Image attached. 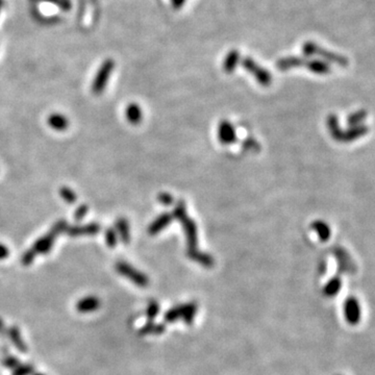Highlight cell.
I'll use <instances>...</instances> for the list:
<instances>
[{
  "instance_id": "34",
  "label": "cell",
  "mask_w": 375,
  "mask_h": 375,
  "mask_svg": "<svg viewBox=\"0 0 375 375\" xmlns=\"http://www.w3.org/2000/svg\"><path fill=\"white\" fill-rule=\"evenodd\" d=\"M4 365H5L6 368L14 370L15 368H17L20 365V362H19V360L17 358H15L13 356H9V357L5 358Z\"/></svg>"
},
{
  "instance_id": "8",
  "label": "cell",
  "mask_w": 375,
  "mask_h": 375,
  "mask_svg": "<svg viewBox=\"0 0 375 375\" xmlns=\"http://www.w3.org/2000/svg\"><path fill=\"white\" fill-rule=\"evenodd\" d=\"M173 220V216L172 214L169 213H164L162 215H159L158 217H156L152 223L148 226V233L150 236H155L157 233H159L163 229H165L166 227H168L170 225V223Z\"/></svg>"
},
{
  "instance_id": "15",
  "label": "cell",
  "mask_w": 375,
  "mask_h": 375,
  "mask_svg": "<svg viewBox=\"0 0 375 375\" xmlns=\"http://www.w3.org/2000/svg\"><path fill=\"white\" fill-rule=\"evenodd\" d=\"M311 228L317 233L318 238L322 241V242H326L331 238V228L327 223H325L322 220H316L311 224Z\"/></svg>"
},
{
  "instance_id": "36",
  "label": "cell",
  "mask_w": 375,
  "mask_h": 375,
  "mask_svg": "<svg viewBox=\"0 0 375 375\" xmlns=\"http://www.w3.org/2000/svg\"><path fill=\"white\" fill-rule=\"evenodd\" d=\"M8 334V330L4 323V321L0 319V336H6Z\"/></svg>"
},
{
  "instance_id": "28",
  "label": "cell",
  "mask_w": 375,
  "mask_h": 375,
  "mask_svg": "<svg viewBox=\"0 0 375 375\" xmlns=\"http://www.w3.org/2000/svg\"><path fill=\"white\" fill-rule=\"evenodd\" d=\"M309 68L314 71L315 73H319V74H324L327 73L330 71V66L326 63H322V62H312L309 66Z\"/></svg>"
},
{
  "instance_id": "5",
  "label": "cell",
  "mask_w": 375,
  "mask_h": 375,
  "mask_svg": "<svg viewBox=\"0 0 375 375\" xmlns=\"http://www.w3.org/2000/svg\"><path fill=\"white\" fill-rule=\"evenodd\" d=\"M369 131V127L366 125H357V126H351L348 128L347 130H343L340 133V137L338 142H342V143H349L353 142L355 140H358L362 137H364L365 135H367Z\"/></svg>"
},
{
  "instance_id": "14",
  "label": "cell",
  "mask_w": 375,
  "mask_h": 375,
  "mask_svg": "<svg viewBox=\"0 0 375 375\" xmlns=\"http://www.w3.org/2000/svg\"><path fill=\"white\" fill-rule=\"evenodd\" d=\"M8 337L10 338V340L12 341L13 345L17 348V349L22 353V354H25L28 353V346H26V344L24 343L23 339H22V336H21V333L19 331L18 327L16 326H12L8 330Z\"/></svg>"
},
{
  "instance_id": "24",
  "label": "cell",
  "mask_w": 375,
  "mask_h": 375,
  "mask_svg": "<svg viewBox=\"0 0 375 375\" xmlns=\"http://www.w3.org/2000/svg\"><path fill=\"white\" fill-rule=\"evenodd\" d=\"M164 320L168 323H173L175 321L180 320V309H179V304L175 306L171 309H169L166 314L164 315Z\"/></svg>"
},
{
  "instance_id": "19",
  "label": "cell",
  "mask_w": 375,
  "mask_h": 375,
  "mask_svg": "<svg viewBox=\"0 0 375 375\" xmlns=\"http://www.w3.org/2000/svg\"><path fill=\"white\" fill-rule=\"evenodd\" d=\"M342 288V280L339 276L330 279L323 288V294L326 297H335Z\"/></svg>"
},
{
  "instance_id": "26",
  "label": "cell",
  "mask_w": 375,
  "mask_h": 375,
  "mask_svg": "<svg viewBox=\"0 0 375 375\" xmlns=\"http://www.w3.org/2000/svg\"><path fill=\"white\" fill-rule=\"evenodd\" d=\"M60 194H61L62 198H63L67 203H70V204L74 203V202L76 201V199H77L76 194H75V193L70 189V188H68V186H63L62 189L60 190Z\"/></svg>"
},
{
  "instance_id": "2",
  "label": "cell",
  "mask_w": 375,
  "mask_h": 375,
  "mask_svg": "<svg viewBox=\"0 0 375 375\" xmlns=\"http://www.w3.org/2000/svg\"><path fill=\"white\" fill-rule=\"evenodd\" d=\"M115 269L120 275L126 277L140 288H146L149 285V278L146 276V274L139 271L126 262H118L115 266Z\"/></svg>"
},
{
  "instance_id": "25",
  "label": "cell",
  "mask_w": 375,
  "mask_h": 375,
  "mask_svg": "<svg viewBox=\"0 0 375 375\" xmlns=\"http://www.w3.org/2000/svg\"><path fill=\"white\" fill-rule=\"evenodd\" d=\"M159 313V304L155 300H151L146 309V316L148 321H153V319L158 315Z\"/></svg>"
},
{
  "instance_id": "17",
  "label": "cell",
  "mask_w": 375,
  "mask_h": 375,
  "mask_svg": "<svg viewBox=\"0 0 375 375\" xmlns=\"http://www.w3.org/2000/svg\"><path fill=\"white\" fill-rule=\"evenodd\" d=\"M126 119L129 123L137 125L143 119V112L137 103H130L126 108Z\"/></svg>"
},
{
  "instance_id": "23",
  "label": "cell",
  "mask_w": 375,
  "mask_h": 375,
  "mask_svg": "<svg viewBox=\"0 0 375 375\" xmlns=\"http://www.w3.org/2000/svg\"><path fill=\"white\" fill-rule=\"evenodd\" d=\"M105 242H106V245H108L109 247L111 248H114L115 246H117L118 244V233L116 231L115 228H108L105 230Z\"/></svg>"
},
{
  "instance_id": "18",
  "label": "cell",
  "mask_w": 375,
  "mask_h": 375,
  "mask_svg": "<svg viewBox=\"0 0 375 375\" xmlns=\"http://www.w3.org/2000/svg\"><path fill=\"white\" fill-rule=\"evenodd\" d=\"M48 125L56 130H65L69 126V120L61 114H52L48 117Z\"/></svg>"
},
{
  "instance_id": "27",
  "label": "cell",
  "mask_w": 375,
  "mask_h": 375,
  "mask_svg": "<svg viewBox=\"0 0 375 375\" xmlns=\"http://www.w3.org/2000/svg\"><path fill=\"white\" fill-rule=\"evenodd\" d=\"M34 372H35L34 366L30 364H24V365L20 364L17 368L13 370L12 375H33Z\"/></svg>"
},
{
  "instance_id": "35",
  "label": "cell",
  "mask_w": 375,
  "mask_h": 375,
  "mask_svg": "<svg viewBox=\"0 0 375 375\" xmlns=\"http://www.w3.org/2000/svg\"><path fill=\"white\" fill-rule=\"evenodd\" d=\"M9 254H10L9 249L5 245L0 244V260H5L6 257L9 256Z\"/></svg>"
},
{
  "instance_id": "13",
  "label": "cell",
  "mask_w": 375,
  "mask_h": 375,
  "mask_svg": "<svg viewBox=\"0 0 375 375\" xmlns=\"http://www.w3.org/2000/svg\"><path fill=\"white\" fill-rule=\"evenodd\" d=\"M100 300L95 296H88L80 299L76 304V310L79 313H92L99 309Z\"/></svg>"
},
{
  "instance_id": "32",
  "label": "cell",
  "mask_w": 375,
  "mask_h": 375,
  "mask_svg": "<svg viewBox=\"0 0 375 375\" xmlns=\"http://www.w3.org/2000/svg\"><path fill=\"white\" fill-rule=\"evenodd\" d=\"M87 213H88V205H86V204L79 205L77 207V209L75 210V213H74V219L76 221L83 220L85 218V216L87 215Z\"/></svg>"
},
{
  "instance_id": "11",
  "label": "cell",
  "mask_w": 375,
  "mask_h": 375,
  "mask_svg": "<svg viewBox=\"0 0 375 375\" xmlns=\"http://www.w3.org/2000/svg\"><path fill=\"white\" fill-rule=\"evenodd\" d=\"M186 255L191 261L200 264L204 268H213L214 265H215V260H214V257L210 254L202 252L197 248L186 250Z\"/></svg>"
},
{
  "instance_id": "22",
  "label": "cell",
  "mask_w": 375,
  "mask_h": 375,
  "mask_svg": "<svg viewBox=\"0 0 375 375\" xmlns=\"http://www.w3.org/2000/svg\"><path fill=\"white\" fill-rule=\"evenodd\" d=\"M367 111L365 110H359L355 113H353L351 115L348 116L347 118V123L350 127L351 126H357V125H361L362 122L367 118Z\"/></svg>"
},
{
  "instance_id": "9",
  "label": "cell",
  "mask_w": 375,
  "mask_h": 375,
  "mask_svg": "<svg viewBox=\"0 0 375 375\" xmlns=\"http://www.w3.org/2000/svg\"><path fill=\"white\" fill-rule=\"evenodd\" d=\"M334 253L337 257L339 269L341 272H351L353 270H355V264L344 248L336 247L334 249Z\"/></svg>"
},
{
  "instance_id": "16",
  "label": "cell",
  "mask_w": 375,
  "mask_h": 375,
  "mask_svg": "<svg viewBox=\"0 0 375 375\" xmlns=\"http://www.w3.org/2000/svg\"><path fill=\"white\" fill-rule=\"evenodd\" d=\"M116 231L118 237L122 241L123 244H128L130 242V228L129 223L125 218H119L116 221Z\"/></svg>"
},
{
  "instance_id": "10",
  "label": "cell",
  "mask_w": 375,
  "mask_h": 375,
  "mask_svg": "<svg viewBox=\"0 0 375 375\" xmlns=\"http://www.w3.org/2000/svg\"><path fill=\"white\" fill-rule=\"evenodd\" d=\"M56 237L57 236L52 231H49L44 237L40 238L32 248L37 254H46L51 250L53 244H55Z\"/></svg>"
},
{
  "instance_id": "21",
  "label": "cell",
  "mask_w": 375,
  "mask_h": 375,
  "mask_svg": "<svg viewBox=\"0 0 375 375\" xmlns=\"http://www.w3.org/2000/svg\"><path fill=\"white\" fill-rule=\"evenodd\" d=\"M327 127H329L331 136L336 141H338L342 129H341V127L339 125V120H338V118H337L336 115H330L329 116V118H327Z\"/></svg>"
},
{
  "instance_id": "20",
  "label": "cell",
  "mask_w": 375,
  "mask_h": 375,
  "mask_svg": "<svg viewBox=\"0 0 375 375\" xmlns=\"http://www.w3.org/2000/svg\"><path fill=\"white\" fill-rule=\"evenodd\" d=\"M166 330V326L162 323H154L153 321H148V322L139 331V334L142 336L147 335H160L163 334Z\"/></svg>"
},
{
  "instance_id": "7",
  "label": "cell",
  "mask_w": 375,
  "mask_h": 375,
  "mask_svg": "<svg viewBox=\"0 0 375 375\" xmlns=\"http://www.w3.org/2000/svg\"><path fill=\"white\" fill-rule=\"evenodd\" d=\"M101 229L98 223H89L86 225H75L68 226L66 233L71 237H82V236H95Z\"/></svg>"
},
{
  "instance_id": "12",
  "label": "cell",
  "mask_w": 375,
  "mask_h": 375,
  "mask_svg": "<svg viewBox=\"0 0 375 375\" xmlns=\"http://www.w3.org/2000/svg\"><path fill=\"white\" fill-rule=\"evenodd\" d=\"M179 309H180V320H182L188 325L192 324L195 315L198 311L197 302L190 301L183 304H179Z\"/></svg>"
},
{
  "instance_id": "30",
  "label": "cell",
  "mask_w": 375,
  "mask_h": 375,
  "mask_svg": "<svg viewBox=\"0 0 375 375\" xmlns=\"http://www.w3.org/2000/svg\"><path fill=\"white\" fill-rule=\"evenodd\" d=\"M36 256H37V253L34 251V249H33V248H31V249H29L28 251H25V252H24V254L22 255L21 262H22V264H23V265L29 266V265H31V264L35 261Z\"/></svg>"
},
{
  "instance_id": "4",
  "label": "cell",
  "mask_w": 375,
  "mask_h": 375,
  "mask_svg": "<svg viewBox=\"0 0 375 375\" xmlns=\"http://www.w3.org/2000/svg\"><path fill=\"white\" fill-rule=\"evenodd\" d=\"M113 63L111 61H108L105 62L101 68L99 69L95 79H94V83H93V87H92V90L94 92V94L96 95H99L103 92L105 86H106V82H108V79L111 75V72L113 70Z\"/></svg>"
},
{
  "instance_id": "31",
  "label": "cell",
  "mask_w": 375,
  "mask_h": 375,
  "mask_svg": "<svg viewBox=\"0 0 375 375\" xmlns=\"http://www.w3.org/2000/svg\"><path fill=\"white\" fill-rule=\"evenodd\" d=\"M68 223L65 221V220H60V221H58L55 225H53V227H52V229H51V231L53 232V233H55L56 236H58V235H60V233H62V232H66V230H67V228H68Z\"/></svg>"
},
{
  "instance_id": "1",
  "label": "cell",
  "mask_w": 375,
  "mask_h": 375,
  "mask_svg": "<svg viewBox=\"0 0 375 375\" xmlns=\"http://www.w3.org/2000/svg\"><path fill=\"white\" fill-rule=\"evenodd\" d=\"M172 216H173V219L177 220L181 224L184 230L185 238H186V245H188L186 250L196 249L197 244H198L197 225L193 219H191L189 216H188L184 201L179 200L176 203L175 208L173 209V213H172Z\"/></svg>"
},
{
  "instance_id": "33",
  "label": "cell",
  "mask_w": 375,
  "mask_h": 375,
  "mask_svg": "<svg viewBox=\"0 0 375 375\" xmlns=\"http://www.w3.org/2000/svg\"><path fill=\"white\" fill-rule=\"evenodd\" d=\"M157 200L164 205H171L173 203V196L170 193L162 192L157 195Z\"/></svg>"
},
{
  "instance_id": "37",
  "label": "cell",
  "mask_w": 375,
  "mask_h": 375,
  "mask_svg": "<svg viewBox=\"0 0 375 375\" xmlns=\"http://www.w3.org/2000/svg\"><path fill=\"white\" fill-rule=\"evenodd\" d=\"M33 375H44V374H42V373H33Z\"/></svg>"
},
{
  "instance_id": "6",
  "label": "cell",
  "mask_w": 375,
  "mask_h": 375,
  "mask_svg": "<svg viewBox=\"0 0 375 375\" xmlns=\"http://www.w3.org/2000/svg\"><path fill=\"white\" fill-rule=\"evenodd\" d=\"M218 138L220 143L223 145H230L237 141L236 129L229 121L223 120L220 122L218 127Z\"/></svg>"
},
{
  "instance_id": "3",
  "label": "cell",
  "mask_w": 375,
  "mask_h": 375,
  "mask_svg": "<svg viewBox=\"0 0 375 375\" xmlns=\"http://www.w3.org/2000/svg\"><path fill=\"white\" fill-rule=\"evenodd\" d=\"M343 312L348 324L357 325L360 323L362 319V307L360 301L355 296L346 298L343 306Z\"/></svg>"
},
{
  "instance_id": "29",
  "label": "cell",
  "mask_w": 375,
  "mask_h": 375,
  "mask_svg": "<svg viewBox=\"0 0 375 375\" xmlns=\"http://www.w3.org/2000/svg\"><path fill=\"white\" fill-rule=\"evenodd\" d=\"M243 148L245 150H248V151H259L261 146L259 144V142L256 140H254L253 138H248L246 139L244 142H243Z\"/></svg>"
}]
</instances>
